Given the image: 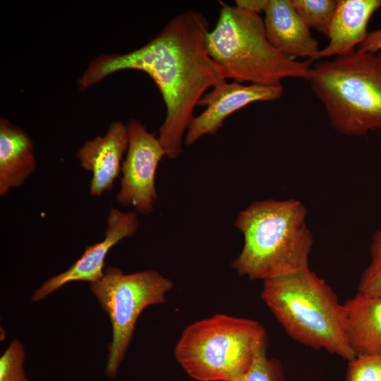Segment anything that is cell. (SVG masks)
<instances>
[{
  "mask_svg": "<svg viewBox=\"0 0 381 381\" xmlns=\"http://www.w3.org/2000/svg\"><path fill=\"white\" fill-rule=\"evenodd\" d=\"M360 52L376 53L381 50V29L368 32L365 40L358 46Z\"/></svg>",
  "mask_w": 381,
  "mask_h": 381,
  "instance_id": "obj_21",
  "label": "cell"
},
{
  "mask_svg": "<svg viewBox=\"0 0 381 381\" xmlns=\"http://www.w3.org/2000/svg\"><path fill=\"white\" fill-rule=\"evenodd\" d=\"M291 2L296 13L309 28L328 36L337 1L291 0Z\"/></svg>",
  "mask_w": 381,
  "mask_h": 381,
  "instance_id": "obj_16",
  "label": "cell"
},
{
  "mask_svg": "<svg viewBox=\"0 0 381 381\" xmlns=\"http://www.w3.org/2000/svg\"><path fill=\"white\" fill-rule=\"evenodd\" d=\"M268 0H236V6L250 13L259 14L264 12Z\"/></svg>",
  "mask_w": 381,
  "mask_h": 381,
  "instance_id": "obj_22",
  "label": "cell"
},
{
  "mask_svg": "<svg viewBox=\"0 0 381 381\" xmlns=\"http://www.w3.org/2000/svg\"><path fill=\"white\" fill-rule=\"evenodd\" d=\"M381 7V0H339L329 25V43L320 49L313 61L341 56L355 52L368 32V21Z\"/></svg>",
  "mask_w": 381,
  "mask_h": 381,
  "instance_id": "obj_13",
  "label": "cell"
},
{
  "mask_svg": "<svg viewBox=\"0 0 381 381\" xmlns=\"http://www.w3.org/2000/svg\"><path fill=\"white\" fill-rule=\"evenodd\" d=\"M23 344L13 340L0 358V381H29L25 370Z\"/></svg>",
  "mask_w": 381,
  "mask_h": 381,
  "instance_id": "obj_18",
  "label": "cell"
},
{
  "mask_svg": "<svg viewBox=\"0 0 381 381\" xmlns=\"http://www.w3.org/2000/svg\"><path fill=\"white\" fill-rule=\"evenodd\" d=\"M139 227L138 213L111 207L107 219L104 238L86 248L81 257L67 270L49 278L32 294V301L44 299L66 284L75 281L95 282L104 275L106 257L121 240L133 236Z\"/></svg>",
  "mask_w": 381,
  "mask_h": 381,
  "instance_id": "obj_10",
  "label": "cell"
},
{
  "mask_svg": "<svg viewBox=\"0 0 381 381\" xmlns=\"http://www.w3.org/2000/svg\"><path fill=\"white\" fill-rule=\"evenodd\" d=\"M344 306L347 340L355 357L381 354V296L357 292Z\"/></svg>",
  "mask_w": 381,
  "mask_h": 381,
  "instance_id": "obj_15",
  "label": "cell"
},
{
  "mask_svg": "<svg viewBox=\"0 0 381 381\" xmlns=\"http://www.w3.org/2000/svg\"><path fill=\"white\" fill-rule=\"evenodd\" d=\"M370 255V262L359 279L358 292L381 296V229L372 236Z\"/></svg>",
  "mask_w": 381,
  "mask_h": 381,
  "instance_id": "obj_17",
  "label": "cell"
},
{
  "mask_svg": "<svg viewBox=\"0 0 381 381\" xmlns=\"http://www.w3.org/2000/svg\"><path fill=\"white\" fill-rule=\"evenodd\" d=\"M264 13L265 34L271 45L291 60L308 58L313 61L320 51L318 42L296 13L291 0H268Z\"/></svg>",
  "mask_w": 381,
  "mask_h": 381,
  "instance_id": "obj_12",
  "label": "cell"
},
{
  "mask_svg": "<svg viewBox=\"0 0 381 381\" xmlns=\"http://www.w3.org/2000/svg\"><path fill=\"white\" fill-rule=\"evenodd\" d=\"M30 136L8 120L0 119V195L20 187L36 169Z\"/></svg>",
  "mask_w": 381,
  "mask_h": 381,
  "instance_id": "obj_14",
  "label": "cell"
},
{
  "mask_svg": "<svg viewBox=\"0 0 381 381\" xmlns=\"http://www.w3.org/2000/svg\"><path fill=\"white\" fill-rule=\"evenodd\" d=\"M267 344L260 322L217 314L188 326L175 346L174 356L198 381H240Z\"/></svg>",
  "mask_w": 381,
  "mask_h": 381,
  "instance_id": "obj_6",
  "label": "cell"
},
{
  "mask_svg": "<svg viewBox=\"0 0 381 381\" xmlns=\"http://www.w3.org/2000/svg\"><path fill=\"white\" fill-rule=\"evenodd\" d=\"M307 81L339 133L360 137L381 129V50L322 59Z\"/></svg>",
  "mask_w": 381,
  "mask_h": 381,
  "instance_id": "obj_4",
  "label": "cell"
},
{
  "mask_svg": "<svg viewBox=\"0 0 381 381\" xmlns=\"http://www.w3.org/2000/svg\"><path fill=\"white\" fill-rule=\"evenodd\" d=\"M173 282L150 270L126 274L107 266L103 277L90 284L92 294L109 315L113 330L108 346L105 375L114 379L133 336L140 313L147 306L167 302Z\"/></svg>",
  "mask_w": 381,
  "mask_h": 381,
  "instance_id": "obj_7",
  "label": "cell"
},
{
  "mask_svg": "<svg viewBox=\"0 0 381 381\" xmlns=\"http://www.w3.org/2000/svg\"><path fill=\"white\" fill-rule=\"evenodd\" d=\"M240 381H285L282 363L277 359L269 358L267 350H264L256 356Z\"/></svg>",
  "mask_w": 381,
  "mask_h": 381,
  "instance_id": "obj_19",
  "label": "cell"
},
{
  "mask_svg": "<svg viewBox=\"0 0 381 381\" xmlns=\"http://www.w3.org/2000/svg\"><path fill=\"white\" fill-rule=\"evenodd\" d=\"M261 298L296 341L348 362L355 358L346 337L344 304L310 267L264 281Z\"/></svg>",
  "mask_w": 381,
  "mask_h": 381,
  "instance_id": "obj_3",
  "label": "cell"
},
{
  "mask_svg": "<svg viewBox=\"0 0 381 381\" xmlns=\"http://www.w3.org/2000/svg\"><path fill=\"white\" fill-rule=\"evenodd\" d=\"M210 28L200 12L188 10L171 19L144 46L125 54H101L80 77L81 90L126 69L147 73L166 106L157 137L170 159L181 152L182 139L194 119L193 111L207 90L226 80L224 69L209 55L206 36Z\"/></svg>",
  "mask_w": 381,
  "mask_h": 381,
  "instance_id": "obj_1",
  "label": "cell"
},
{
  "mask_svg": "<svg viewBox=\"0 0 381 381\" xmlns=\"http://www.w3.org/2000/svg\"><path fill=\"white\" fill-rule=\"evenodd\" d=\"M128 145L122 162L120 188L116 202L133 207L137 213H150L157 201L155 175L165 151L158 138L137 119L127 122Z\"/></svg>",
  "mask_w": 381,
  "mask_h": 381,
  "instance_id": "obj_8",
  "label": "cell"
},
{
  "mask_svg": "<svg viewBox=\"0 0 381 381\" xmlns=\"http://www.w3.org/2000/svg\"><path fill=\"white\" fill-rule=\"evenodd\" d=\"M283 92L282 85H243L226 80L218 82L199 100L198 105L206 109L193 119L185 135V144L192 145L203 135L216 133L226 118L243 107L255 102L277 100Z\"/></svg>",
  "mask_w": 381,
  "mask_h": 381,
  "instance_id": "obj_9",
  "label": "cell"
},
{
  "mask_svg": "<svg viewBox=\"0 0 381 381\" xmlns=\"http://www.w3.org/2000/svg\"><path fill=\"white\" fill-rule=\"evenodd\" d=\"M128 145L126 125L114 121L104 136L85 142L78 150L76 157L81 167L92 174L90 183L91 196L100 197L112 189L121 172V161Z\"/></svg>",
  "mask_w": 381,
  "mask_h": 381,
  "instance_id": "obj_11",
  "label": "cell"
},
{
  "mask_svg": "<svg viewBox=\"0 0 381 381\" xmlns=\"http://www.w3.org/2000/svg\"><path fill=\"white\" fill-rule=\"evenodd\" d=\"M219 3V18L207 34L206 48L226 79L267 85H282L288 78L308 79L313 61L291 60L274 48L259 14Z\"/></svg>",
  "mask_w": 381,
  "mask_h": 381,
  "instance_id": "obj_5",
  "label": "cell"
},
{
  "mask_svg": "<svg viewBox=\"0 0 381 381\" xmlns=\"http://www.w3.org/2000/svg\"><path fill=\"white\" fill-rule=\"evenodd\" d=\"M346 381H381V354L356 356L349 361Z\"/></svg>",
  "mask_w": 381,
  "mask_h": 381,
  "instance_id": "obj_20",
  "label": "cell"
},
{
  "mask_svg": "<svg viewBox=\"0 0 381 381\" xmlns=\"http://www.w3.org/2000/svg\"><path fill=\"white\" fill-rule=\"evenodd\" d=\"M306 217L298 200L252 202L235 222L244 244L232 267L240 276L263 282L309 268L313 238Z\"/></svg>",
  "mask_w": 381,
  "mask_h": 381,
  "instance_id": "obj_2",
  "label": "cell"
}]
</instances>
